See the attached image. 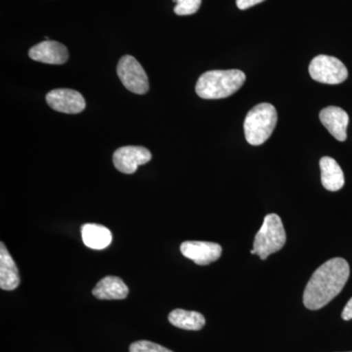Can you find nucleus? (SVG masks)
<instances>
[{"instance_id": "obj_1", "label": "nucleus", "mask_w": 352, "mask_h": 352, "mask_svg": "<svg viewBox=\"0 0 352 352\" xmlns=\"http://www.w3.org/2000/svg\"><path fill=\"white\" fill-rule=\"evenodd\" d=\"M349 263L342 258H331L315 270L305 287L303 305L310 310H318L336 298L349 278Z\"/></svg>"}, {"instance_id": "obj_2", "label": "nucleus", "mask_w": 352, "mask_h": 352, "mask_svg": "<svg viewBox=\"0 0 352 352\" xmlns=\"http://www.w3.org/2000/svg\"><path fill=\"white\" fill-rule=\"evenodd\" d=\"M245 75L240 69H214L199 78L196 94L203 99H222L231 96L243 87Z\"/></svg>"}, {"instance_id": "obj_3", "label": "nucleus", "mask_w": 352, "mask_h": 352, "mask_svg": "<svg viewBox=\"0 0 352 352\" xmlns=\"http://www.w3.org/2000/svg\"><path fill=\"white\" fill-rule=\"evenodd\" d=\"M276 109L270 103L256 105L248 113L244 122L245 139L252 146L263 144L276 126Z\"/></svg>"}, {"instance_id": "obj_4", "label": "nucleus", "mask_w": 352, "mask_h": 352, "mask_svg": "<svg viewBox=\"0 0 352 352\" xmlns=\"http://www.w3.org/2000/svg\"><path fill=\"white\" fill-rule=\"evenodd\" d=\"M287 235L279 215L270 214L264 217L263 226L254 237L252 254L265 261L270 254L279 252L286 244Z\"/></svg>"}, {"instance_id": "obj_5", "label": "nucleus", "mask_w": 352, "mask_h": 352, "mask_svg": "<svg viewBox=\"0 0 352 352\" xmlns=\"http://www.w3.org/2000/svg\"><path fill=\"white\" fill-rule=\"evenodd\" d=\"M309 75L312 80L325 85H340L349 76L346 67L338 58L319 55L310 62Z\"/></svg>"}, {"instance_id": "obj_6", "label": "nucleus", "mask_w": 352, "mask_h": 352, "mask_svg": "<svg viewBox=\"0 0 352 352\" xmlns=\"http://www.w3.org/2000/svg\"><path fill=\"white\" fill-rule=\"evenodd\" d=\"M117 73L120 82L129 91L140 95L147 94L149 80L145 69L135 58L131 55L120 58Z\"/></svg>"}, {"instance_id": "obj_7", "label": "nucleus", "mask_w": 352, "mask_h": 352, "mask_svg": "<svg viewBox=\"0 0 352 352\" xmlns=\"http://www.w3.org/2000/svg\"><path fill=\"white\" fill-rule=\"evenodd\" d=\"M151 160V152L141 146H124L116 150L113 155V166L126 175H132L139 166L149 163Z\"/></svg>"}, {"instance_id": "obj_8", "label": "nucleus", "mask_w": 352, "mask_h": 352, "mask_svg": "<svg viewBox=\"0 0 352 352\" xmlns=\"http://www.w3.org/2000/svg\"><path fill=\"white\" fill-rule=\"evenodd\" d=\"M46 102L51 109L65 113H78L85 109V100L80 92L73 89L51 90L46 95Z\"/></svg>"}, {"instance_id": "obj_9", "label": "nucleus", "mask_w": 352, "mask_h": 352, "mask_svg": "<svg viewBox=\"0 0 352 352\" xmlns=\"http://www.w3.org/2000/svg\"><path fill=\"white\" fill-rule=\"evenodd\" d=\"M180 252L198 265H208L221 256L222 248L217 243L186 241L180 245Z\"/></svg>"}, {"instance_id": "obj_10", "label": "nucleus", "mask_w": 352, "mask_h": 352, "mask_svg": "<svg viewBox=\"0 0 352 352\" xmlns=\"http://www.w3.org/2000/svg\"><path fill=\"white\" fill-rule=\"evenodd\" d=\"M29 56L36 62L44 64L62 65L69 59V52L64 44L54 41H44L32 46Z\"/></svg>"}, {"instance_id": "obj_11", "label": "nucleus", "mask_w": 352, "mask_h": 352, "mask_svg": "<svg viewBox=\"0 0 352 352\" xmlns=\"http://www.w3.org/2000/svg\"><path fill=\"white\" fill-rule=\"evenodd\" d=\"M322 124L329 132L340 142L346 140V129L349 126V117L344 109L339 107L324 108L319 115Z\"/></svg>"}, {"instance_id": "obj_12", "label": "nucleus", "mask_w": 352, "mask_h": 352, "mask_svg": "<svg viewBox=\"0 0 352 352\" xmlns=\"http://www.w3.org/2000/svg\"><path fill=\"white\" fill-rule=\"evenodd\" d=\"M129 287L117 276H106L92 289V295L98 300H124L129 296Z\"/></svg>"}, {"instance_id": "obj_13", "label": "nucleus", "mask_w": 352, "mask_h": 352, "mask_svg": "<svg viewBox=\"0 0 352 352\" xmlns=\"http://www.w3.org/2000/svg\"><path fill=\"white\" fill-rule=\"evenodd\" d=\"M20 285L19 270L15 261L7 251L4 243L0 244V288L13 291Z\"/></svg>"}, {"instance_id": "obj_14", "label": "nucleus", "mask_w": 352, "mask_h": 352, "mask_svg": "<svg viewBox=\"0 0 352 352\" xmlns=\"http://www.w3.org/2000/svg\"><path fill=\"white\" fill-rule=\"evenodd\" d=\"M321 182L329 191H339L344 185V171L336 160L323 157L320 160Z\"/></svg>"}, {"instance_id": "obj_15", "label": "nucleus", "mask_w": 352, "mask_h": 352, "mask_svg": "<svg viewBox=\"0 0 352 352\" xmlns=\"http://www.w3.org/2000/svg\"><path fill=\"white\" fill-rule=\"evenodd\" d=\"M82 238L85 245L92 250L106 249L113 240L112 233L107 227L94 223L82 226Z\"/></svg>"}, {"instance_id": "obj_16", "label": "nucleus", "mask_w": 352, "mask_h": 352, "mask_svg": "<svg viewBox=\"0 0 352 352\" xmlns=\"http://www.w3.org/2000/svg\"><path fill=\"white\" fill-rule=\"evenodd\" d=\"M168 321L175 327L183 330L199 331L205 326L206 319L197 311L175 309L168 315Z\"/></svg>"}, {"instance_id": "obj_17", "label": "nucleus", "mask_w": 352, "mask_h": 352, "mask_svg": "<svg viewBox=\"0 0 352 352\" xmlns=\"http://www.w3.org/2000/svg\"><path fill=\"white\" fill-rule=\"evenodd\" d=\"M201 0H176L175 13L178 16L193 15L200 9Z\"/></svg>"}, {"instance_id": "obj_18", "label": "nucleus", "mask_w": 352, "mask_h": 352, "mask_svg": "<svg viewBox=\"0 0 352 352\" xmlns=\"http://www.w3.org/2000/svg\"><path fill=\"white\" fill-rule=\"evenodd\" d=\"M129 352H173L170 349L149 342V340H138L129 346Z\"/></svg>"}, {"instance_id": "obj_19", "label": "nucleus", "mask_w": 352, "mask_h": 352, "mask_svg": "<svg viewBox=\"0 0 352 352\" xmlns=\"http://www.w3.org/2000/svg\"><path fill=\"white\" fill-rule=\"evenodd\" d=\"M263 1L264 0H236V4L240 10H245Z\"/></svg>"}, {"instance_id": "obj_20", "label": "nucleus", "mask_w": 352, "mask_h": 352, "mask_svg": "<svg viewBox=\"0 0 352 352\" xmlns=\"http://www.w3.org/2000/svg\"><path fill=\"white\" fill-rule=\"evenodd\" d=\"M342 318L344 320L349 321L352 319V298L346 303V307L344 308L342 312Z\"/></svg>"}, {"instance_id": "obj_21", "label": "nucleus", "mask_w": 352, "mask_h": 352, "mask_svg": "<svg viewBox=\"0 0 352 352\" xmlns=\"http://www.w3.org/2000/svg\"><path fill=\"white\" fill-rule=\"evenodd\" d=\"M352 352V351H351Z\"/></svg>"}]
</instances>
